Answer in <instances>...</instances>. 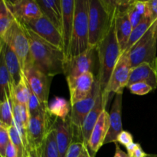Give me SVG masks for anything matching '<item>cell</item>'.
Here are the masks:
<instances>
[{
  "label": "cell",
  "instance_id": "6da1fadb",
  "mask_svg": "<svg viewBox=\"0 0 157 157\" xmlns=\"http://www.w3.org/2000/svg\"><path fill=\"white\" fill-rule=\"evenodd\" d=\"M25 29L30 42V58L27 64H31L51 78L64 74V51L43 40L25 27Z\"/></svg>",
  "mask_w": 157,
  "mask_h": 157
},
{
  "label": "cell",
  "instance_id": "7a4b0ae2",
  "mask_svg": "<svg viewBox=\"0 0 157 157\" xmlns=\"http://www.w3.org/2000/svg\"><path fill=\"white\" fill-rule=\"evenodd\" d=\"M117 1L88 0L89 48H94L108 35L115 23Z\"/></svg>",
  "mask_w": 157,
  "mask_h": 157
},
{
  "label": "cell",
  "instance_id": "3957f363",
  "mask_svg": "<svg viewBox=\"0 0 157 157\" xmlns=\"http://www.w3.org/2000/svg\"><path fill=\"white\" fill-rule=\"evenodd\" d=\"M96 50L99 62L97 79L100 84V89L103 97L107 91L112 74L122 55L117 38L114 25L108 35L97 46Z\"/></svg>",
  "mask_w": 157,
  "mask_h": 157
},
{
  "label": "cell",
  "instance_id": "277c9868",
  "mask_svg": "<svg viewBox=\"0 0 157 157\" xmlns=\"http://www.w3.org/2000/svg\"><path fill=\"white\" fill-rule=\"evenodd\" d=\"M89 48L88 0H75L73 32L64 63Z\"/></svg>",
  "mask_w": 157,
  "mask_h": 157
},
{
  "label": "cell",
  "instance_id": "5b68a950",
  "mask_svg": "<svg viewBox=\"0 0 157 157\" xmlns=\"http://www.w3.org/2000/svg\"><path fill=\"white\" fill-rule=\"evenodd\" d=\"M157 20L152 24L144 36L127 52L132 68L148 63L157 69Z\"/></svg>",
  "mask_w": 157,
  "mask_h": 157
},
{
  "label": "cell",
  "instance_id": "8992f818",
  "mask_svg": "<svg viewBox=\"0 0 157 157\" xmlns=\"http://www.w3.org/2000/svg\"><path fill=\"white\" fill-rule=\"evenodd\" d=\"M2 39L16 54L23 71L30 58V42L25 27L15 19Z\"/></svg>",
  "mask_w": 157,
  "mask_h": 157
},
{
  "label": "cell",
  "instance_id": "52a82bcc",
  "mask_svg": "<svg viewBox=\"0 0 157 157\" xmlns=\"http://www.w3.org/2000/svg\"><path fill=\"white\" fill-rule=\"evenodd\" d=\"M23 74L31 90L36 95L43 107L48 111V97L52 78L44 75L31 64L25 66Z\"/></svg>",
  "mask_w": 157,
  "mask_h": 157
},
{
  "label": "cell",
  "instance_id": "ba28073f",
  "mask_svg": "<svg viewBox=\"0 0 157 157\" xmlns=\"http://www.w3.org/2000/svg\"><path fill=\"white\" fill-rule=\"evenodd\" d=\"M131 69L132 67L128 55L125 53L121 55L111 75L107 91L103 96V101L105 107L111 94H117L123 93L124 89L127 87Z\"/></svg>",
  "mask_w": 157,
  "mask_h": 157
},
{
  "label": "cell",
  "instance_id": "9c48e42d",
  "mask_svg": "<svg viewBox=\"0 0 157 157\" xmlns=\"http://www.w3.org/2000/svg\"><path fill=\"white\" fill-rule=\"evenodd\" d=\"M21 25L43 40L64 51L62 35L45 16L42 15L38 19Z\"/></svg>",
  "mask_w": 157,
  "mask_h": 157
},
{
  "label": "cell",
  "instance_id": "30bf717a",
  "mask_svg": "<svg viewBox=\"0 0 157 157\" xmlns=\"http://www.w3.org/2000/svg\"><path fill=\"white\" fill-rule=\"evenodd\" d=\"M97 50L89 48L86 52L74 57L64 64V74L67 78H78L87 72H92L94 68Z\"/></svg>",
  "mask_w": 157,
  "mask_h": 157
},
{
  "label": "cell",
  "instance_id": "8fae6325",
  "mask_svg": "<svg viewBox=\"0 0 157 157\" xmlns=\"http://www.w3.org/2000/svg\"><path fill=\"white\" fill-rule=\"evenodd\" d=\"M131 3L132 1H117V12L115 18L114 27L122 55L125 52L133 30L127 13L129 6Z\"/></svg>",
  "mask_w": 157,
  "mask_h": 157
},
{
  "label": "cell",
  "instance_id": "7c38bea8",
  "mask_svg": "<svg viewBox=\"0 0 157 157\" xmlns=\"http://www.w3.org/2000/svg\"><path fill=\"white\" fill-rule=\"evenodd\" d=\"M50 116L48 111H42L29 117L27 127V145L41 147L46 133L51 127L48 125Z\"/></svg>",
  "mask_w": 157,
  "mask_h": 157
},
{
  "label": "cell",
  "instance_id": "4fadbf2b",
  "mask_svg": "<svg viewBox=\"0 0 157 157\" xmlns=\"http://www.w3.org/2000/svg\"><path fill=\"white\" fill-rule=\"evenodd\" d=\"M6 3L15 19L21 24L38 19L43 15L35 0L6 1Z\"/></svg>",
  "mask_w": 157,
  "mask_h": 157
},
{
  "label": "cell",
  "instance_id": "5bb4252c",
  "mask_svg": "<svg viewBox=\"0 0 157 157\" xmlns=\"http://www.w3.org/2000/svg\"><path fill=\"white\" fill-rule=\"evenodd\" d=\"M101 92L100 84L98 79H96L94 86L92 94L86 99L80 101L71 105V121L74 128L78 130L81 133L83 124L87 117L88 113L94 107L96 103L98 94Z\"/></svg>",
  "mask_w": 157,
  "mask_h": 157
},
{
  "label": "cell",
  "instance_id": "9a60e30c",
  "mask_svg": "<svg viewBox=\"0 0 157 157\" xmlns=\"http://www.w3.org/2000/svg\"><path fill=\"white\" fill-rule=\"evenodd\" d=\"M70 90V103L73 105L75 103L88 98L93 91L96 78L92 72H87L78 78H67Z\"/></svg>",
  "mask_w": 157,
  "mask_h": 157
},
{
  "label": "cell",
  "instance_id": "2e32d148",
  "mask_svg": "<svg viewBox=\"0 0 157 157\" xmlns=\"http://www.w3.org/2000/svg\"><path fill=\"white\" fill-rule=\"evenodd\" d=\"M109 127V113L104 110L95 124L87 144V147L92 157L96 156L98 152L104 145V140L108 133Z\"/></svg>",
  "mask_w": 157,
  "mask_h": 157
},
{
  "label": "cell",
  "instance_id": "e0dca14e",
  "mask_svg": "<svg viewBox=\"0 0 157 157\" xmlns=\"http://www.w3.org/2000/svg\"><path fill=\"white\" fill-rule=\"evenodd\" d=\"M52 127L56 133V139L60 157H65L69 147L73 143L75 128L72 125L71 117L69 116L66 120L55 118Z\"/></svg>",
  "mask_w": 157,
  "mask_h": 157
},
{
  "label": "cell",
  "instance_id": "ac0fdd59",
  "mask_svg": "<svg viewBox=\"0 0 157 157\" xmlns=\"http://www.w3.org/2000/svg\"><path fill=\"white\" fill-rule=\"evenodd\" d=\"M61 6H62L63 12L61 35L63 38L64 61H65L68 55L72 32H73L75 0H61Z\"/></svg>",
  "mask_w": 157,
  "mask_h": 157
},
{
  "label": "cell",
  "instance_id": "d6986e66",
  "mask_svg": "<svg viewBox=\"0 0 157 157\" xmlns=\"http://www.w3.org/2000/svg\"><path fill=\"white\" fill-rule=\"evenodd\" d=\"M122 102H123V93L117 94L115 96L114 101L112 104L110 112L109 113V127L108 133H107L106 139L104 140V144L110 143H117V138L119 133L123 131L122 117Z\"/></svg>",
  "mask_w": 157,
  "mask_h": 157
},
{
  "label": "cell",
  "instance_id": "ffe728a7",
  "mask_svg": "<svg viewBox=\"0 0 157 157\" xmlns=\"http://www.w3.org/2000/svg\"><path fill=\"white\" fill-rule=\"evenodd\" d=\"M137 82L147 83L153 90L157 87V69L148 63H143L131 69L127 87Z\"/></svg>",
  "mask_w": 157,
  "mask_h": 157
},
{
  "label": "cell",
  "instance_id": "44dd1931",
  "mask_svg": "<svg viewBox=\"0 0 157 157\" xmlns=\"http://www.w3.org/2000/svg\"><path fill=\"white\" fill-rule=\"evenodd\" d=\"M43 15L45 16L61 33L62 6L61 0H37Z\"/></svg>",
  "mask_w": 157,
  "mask_h": 157
},
{
  "label": "cell",
  "instance_id": "7402d4cb",
  "mask_svg": "<svg viewBox=\"0 0 157 157\" xmlns=\"http://www.w3.org/2000/svg\"><path fill=\"white\" fill-rule=\"evenodd\" d=\"M3 53H4L5 62L6 67L8 69L11 79H12V86L15 87L19 84L23 77V71L21 68V64L12 48L6 44L4 41L3 43Z\"/></svg>",
  "mask_w": 157,
  "mask_h": 157
},
{
  "label": "cell",
  "instance_id": "603a6c76",
  "mask_svg": "<svg viewBox=\"0 0 157 157\" xmlns=\"http://www.w3.org/2000/svg\"><path fill=\"white\" fill-rule=\"evenodd\" d=\"M105 108L106 107L104 106V101H103L102 94H101V92H100L98 98H97L95 105L94 106L92 110H90V112L86 117L84 124H83L82 130H81V137H82V141L86 144V146H87V144L88 142L89 138H90L95 124L98 122L102 112L104 110H106Z\"/></svg>",
  "mask_w": 157,
  "mask_h": 157
},
{
  "label": "cell",
  "instance_id": "cb8c5ba5",
  "mask_svg": "<svg viewBox=\"0 0 157 157\" xmlns=\"http://www.w3.org/2000/svg\"><path fill=\"white\" fill-rule=\"evenodd\" d=\"M12 88L13 86H12V79L6 67L3 49H2L0 53V101L1 102H2L9 97H11Z\"/></svg>",
  "mask_w": 157,
  "mask_h": 157
},
{
  "label": "cell",
  "instance_id": "d4e9b609",
  "mask_svg": "<svg viewBox=\"0 0 157 157\" xmlns=\"http://www.w3.org/2000/svg\"><path fill=\"white\" fill-rule=\"evenodd\" d=\"M71 110V103L61 97H55L48 104V113L55 118L66 120L69 117Z\"/></svg>",
  "mask_w": 157,
  "mask_h": 157
},
{
  "label": "cell",
  "instance_id": "484cf974",
  "mask_svg": "<svg viewBox=\"0 0 157 157\" xmlns=\"http://www.w3.org/2000/svg\"><path fill=\"white\" fill-rule=\"evenodd\" d=\"M41 157H60L56 133L51 125L41 147Z\"/></svg>",
  "mask_w": 157,
  "mask_h": 157
},
{
  "label": "cell",
  "instance_id": "4316f807",
  "mask_svg": "<svg viewBox=\"0 0 157 157\" xmlns=\"http://www.w3.org/2000/svg\"><path fill=\"white\" fill-rule=\"evenodd\" d=\"M153 23V21H152L151 18H149V17H145L138 25L133 28V30H132L131 35H130V39H129L128 43H127V48H126L124 53L128 52L130 49L144 36V34L147 32V30L150 29Z\"/></svg>",
  "mask_w": 157,
  "mask_h": 157
},
{
  "label": "cell",
  "instance_id": "83f0119b",
  "mask_svg": "<svg viewBox=\"0 0 157 157\" xmlns=\"http://www.w3.org/2000/svg\"><path fill=\"white\" fill-rule=\"evenodd\" d=\"M12 96L19 104L26 106V107L28 106L29 96H30V90H29V87L28 85L27 81L25 78L24 74H23L22 79L20 81L19 84L12 88Z\"/></svg>",
  "mask_w": 157,
  "mask_h": 157
},
{
  "label": "cell",
  "instance_id": "f1b7e54d",
  "mask_svg": "<svg viewBox=\"0 0 157 157\" xmlns=\"http://www.w3.org/2000/svg\"><path fill=\"white\" fill-rule=\"evenodd\" d=\"M15 21L6 3V0H0V38H2L8 29Z\"/></svg>",
  "mask_w": 157,
  "mask_h": 157
},
{
  "label": "cell",
  "instance_id": "f546056e",
  "mask_svg": "<svg viewBox=\"0 0 157 157\" xmlns=\"http://www.w3.org/2000/svg\"><path fill=\"white\" fill-rule=\"evenodd\" d=\"M0 121L8 127L13 125V111L11 97H9L2 102L0 108Z\"/></svg>",
  "mask_w": 157,
  "mask_h": 157
},
{
  "label": "cell",
  "instance_id": "4dcf8cb0",
  "mask_svg": "<svg viewBox=\"0 0 157 157\" xmlns=\"http://www.w3.org/2000/svg\"><path fill=\"white\" fill-rule=\"evenodd\" d=\"M8 132H9L10 141L18 152V157H23L25 152L24 143H23L22 138L15 124H13V125L8 128Z\"/></svg>",
  "mask_w": 157,
  "mask_h": 157
},
{
  "label": "cell",
  "instance_id": "1f68e13d",
  "mask_svg": "<svg viewBox=\"0 0 157 157\" xmlns=\"http://www.w3.org/2000/svg\"><path fill=\"white\" fill-rule=\"evenodd\" d=\"M28 85H29V84H28ZM29 90H30V96H29V103H28L27 106L29 117L32 116H35V115L38 114V113H41V112L42 111H47V110L43 107V106L41 105V102H40V101L38 100V98H37L36 95L33 93V91L31 90L30 87H29Z\"/></svg>",
  "mask_w": 157,
  "mask_h": 157
},
{
  "label": "cell",
  "instance_id": "d6a6232c",
  "mask_svg": "<svg viewBox=\"0 0 157 157\" xmlns=\"http://www.w3.org/2000/svg\"><path fill=\"white\" fill-rule=\"evenodd\" d=\"M130 90V93L136 95H145L150 93V91L153 90L152 87L147 83L144 82H137L131 84L129 87H127Z\"/></svg>",
  "mask_w": 157,
  "mask_h": 157
},
{
  "label": "cell",
  "instance_id": "836d02e7",
  "mask_svg": "<svg viewBox=\"0 0 157 157\" xmlns=\"http://www.w3.org/2000/svg\"><path fill=\"white\" fill-rule=\"evenodd\" d=\"M85 147L86 144L83 141L73 142L69 147L65 157H79Z\"/></svg>",
  "mask_w": 157,
  "mask_h": 157
},
{
  "label": "cell",
  "instance_id": "e575fe53",
  "mask_svg": "<svg viewBox=\"0 0 157 157\" xmlns=\"http://www.w3.org/2000/svg\"><path fill=\"white\" fill-rule=\"evenodd\" d=\"M133 1H132V3L130 4V6H129V9L127 10V13H128V16H129V19H130V23H131L132 27L135 28L136 25L140 23V21H142L143 19L144 18V16L140 15L136 9H134L133 6Z\"/></svg>",
  "mask_w": 157,
  "mask_h": 157
},
{
  "label": "cell",
  "instance_id": "d590c367",
  "mask_svg": "<svg viewBox=\"0 0 157 157\" xmlns=\"http://www.w3.org/2000/svg\"><path fill=\"white\" fill-rule=\"evenodd\" d=\"M10 142L9 132L7 129L0 130V157H5L6 147Z\"/></svg>",
  "mask_w": 157,
  "mask_h": 157
},
{
  "label": "cell",
  "instance_id": "8d00e7d4",
  "mask_svg": "<svg viewBox=\"0 0 157 157\" xmlns=\"http://www.w3.org/2000/svg\"><path fill=\"white\" fill-rule=\"evenodd\" d=\"M117 143H118V144H121V145L124 146L126 147L127 146L130 145L132 143H133V136H132V134L130 132L123 130L117 136Z\"/></svg>",
  "mask_w": 157,
  "mask_h": 157
},
{
  "label": "cell",
  "instance_id": "74e56055",
  "mask_svg": "<svg viewBox=\"0 0 157 157\" xmlns=\"http://www.w3.org/2000/svg\"><path fill=\"white\" fill-rule=\"evenodd\" d=\"M23 157H41V147H35L31 145L25 146Z\"/></svg>",
  "mask_w": 157,
  "mask_h": 157
},
{
  "label": "cell",
  "instance_id": "f35d334b",
  "mask_svg": "<svg viewBox=\"0 0 157 157\" xmlns=\"http://www.w3.org/2000/svg\"><path fill=\"white\" fill-rule=\"evenodd\" d=\"M149 14L152 21L154 22L157 20V0H150L147 1Z\"/></svg>",
  "mask_w": 157,
  "mask_h": 157
},
{
  "label": "cell",
  "instance_id": "ab89813d",
  "mask_svg": "<svg viewBox=\"0 0 157 157\" xmlns=\"http://www.w3.org/2000/svg\"><path fill=\"white\" fill-rule=\"evenodd\" d=\"M5 157H18V152H17L16 149H15V147H14V145L12 144L11 141L8 144L7 147H6Z\"/></svg>",
  "mask_w": 157,
  "mask_h": 157
},
{
  "label": "cell",
  "instance_id": "60d3db41",
  "mask_svg": "<svg viewBox=\"0 0 157 157\" xmlns=\"http://www.w3.org/2000/svg\"><path fill=\"white\" fill-rule=\"evenodd\" d=\"M115 147H116V150H115V153L113 157H130L127 154V153H125V152L121 150V147H119L118 143H115Z\"/></svg>",
  "mask_w": 157,
  "mask_h": 157
},
{
  "label": "cell",
  "instance_id": "b9f144b4",
  "mask_svg": "<svg viewBox=\"0 0 157 157\" xmlns=\"http://www.w3.org/2000/svg\"><path fill=\"white\" fill-rule=\"evenodd\" d=\"M147 155V153H146L144 151V150L141 147L140 144L137 146V147L136 148V150H134L133 154V157H145Z\"/></svg>",
  "mask_w": 157,
  "mask_h": 157
},
{
  "label": "cell",
  "instance_id": "7bdbcfd3",
  "mask_svg": "<svg viewBox=\"0 0 157 157\" xmlns=\"http://www.w3.org/2000/svg\"><path fill=\"white\" fill-rule=\"evenodd\" d=\"M138 145H139V144H136V143L133 142L131 144H130V145L126 147V149H127V154H128L130 157H133V152H134V150H136V148L137 147Z\"/></svg>",
  "mask_w": 157,
  "mask_h": 157
},
{
  "label": "cell",
  "instance_id": "ee69618b",
  "mask_svg": "<svg viewBox=\"0 0 157 157\" xmlns=\"http://www.w3.org/2000/svg\"><path fill=\"white\" fill-rule=\"evenodd\" d=\"M79 157H92L91 155H90V153H89V150H88V149H87V146L84 147V150H83L82 153H81V156H80Z\"/></svg>",
  "mask_w": 157,
  "mask_h": 157
},
{
  "label": "cell",
  "instance_id": "f6af8a7d",
  "mask_svg": "<svg viewBox=\"0 0 157 157\" xmlns=\"http://www.w3.org/2000/svg\"><path fill=\"white\" fill-rule=\"evenodd\" d=\"M7 128H9V127H8L7 126L5 125V124L0 121V130H2V129H7Z\"/></svg>",
  "mask_w": 157,
  "mask_h": 157
},
{
  "label": "cell",
  "instance_id": "bcb514c9",
  "mask_svg": "<svg viewBox=\"0 0 157 157\" xmlns=\"http://www.w3.org/2000/svg\"><path fill=\"white\" fill-rule=\"evenodd\" d=\"M3 43H4V41H3L2 38H0V53H1V51L2 49Z\"/></svg>",
  "mask_w": 157,
  "mask_h": 157
},
{
  "label": "cell",
  "instance_id": "7dc6e473",
  "mask_svg": "<svg viewBox=\"0 0 157 157\" xmlns=\"http://www.w3.org/2000/svg\"><path fill=\"white\" fill-rule=\"evenodd\" d=\"M145 157H157V154H147Z\"/></svg>",
  "mask_w": 157,
  "mask_h": 157
},
{
  "label": "cell",
  "instance_id": "c3c4849f",
  "mask_svg": "<svg viewBox=\"0 0 157 157\" xmlns=\"http://www.w3.org/2000/svg\"><path fill=\"white\" fill-rule=\"evenodd\" d=\"M1 104H2V102L0 101V108H1Z\"/></svg>",
  "mask_w": 157,
  "mask_h": 157
}]
</instances>
